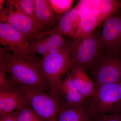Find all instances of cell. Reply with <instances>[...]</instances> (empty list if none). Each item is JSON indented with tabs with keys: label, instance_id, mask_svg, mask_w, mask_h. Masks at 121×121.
<instances>
[{
	"label": "cell",
	"instance_id": "1",
	"mask_svg": "<svg viewBox=\"0 0 121 121\" xmlns=\"http://www.w3.org/2000/svg\"><path fill=\"white\" fill-rule=\"evenodd\" d=\"M0 70L8 74L16 85L31 87L50 92L41 72V59L31 55H17L0 48Z\"/></svg>",
	"mask_w": 121,
	"mask_h": 121
},
{
	"label": "cell",
	"instance_id": "2",
	"mask_svg": "<svg viewBox=\"0 0 121 121\" xmlns=\"http://www.w3.org/2000/svg\"><path fill=\"white\" fill-rule=\"evenodd\" d=\"M73 65L69 44L58 52L43 56L40 63L41 72L50 87L51 94L58 93L63 79Z\"/></svg>",
	"mask_w": 121,
	"mask_h": 121
},
{
	"label": "cell",
	"instance_id": "3",
	"mask_svg": "<svg viewBox=\"0 0 121 121\" xmlns=\"http://www.w3.org/2000/svg\"><path fill=\"white\" fill-rule=\"evenodd\" d=\"M121 102L119 82L107 83L95 87L93 95L87 99L84 107L91 119L103 115L117 113Z\"/></svg>",
	"mask_w": 121,
	"mask_h": 121
},
{
	"label": "cell",
	"instance_id": "4",
	"mask_svg": "<svg viewBox=\"0 0 121 121\" xmlns=\"http://www.w3.org/2000/svg\"><path fill=\"white\" fill-rule=\"evenodd\" d=\"M27 104L44 121H57L61 100L58 93L51 94L35 87L17 85Z\"/></svg>",
	"mask_w": 121,
	"mask_h": 121
},
{
	"label": "cell",
	"instance_id": "5",
	"mask_svg": "<svg viewBox=\"0 0 121 121\" xmlns=\"http://www.w3.org/2000/svg\"><path fill=\"white\" fill-rule=\"evenodd\" d=\"M74 66L88 71L103 52L100 34L95 31L68 43Z\"/></svg>",
	"mask_w": 121,
	"mask_h": 121
},
{
	"label": "cell",
	"instance_id": "6",
	"mask_svg": "<svg viewBox=\"0 0 121 121\" xmlns=\"http://www.w3.org/2000/svg\"><path fill=\"white\" fill-rule=\"evenodd\" d=\"M95 87L119 82L121 79V56L103 52L88 71Z\"/></svg>",
	"mask_w": 121,
	"mask_h": 121
},
{
	"label": "cell",
	"instance_id": "7",
	"mask_svg": "<svg viewBox=\"0 0 121 121\" xmlns=\"http://www.w3.org/2000/svg\"><path fill=\"white\" fill-rule=\"evenodd\" d=\"M7 7L0 10L1 22H6L22 33L28 40L37 35L33 21L21 10L16 0H8Z\"/></svg>",
	"mask_w": 121,
	"mask_h": 121
},
{
	"label": "cell",
	"instance_id": "8",
	"mask_svg": "<svg viewBox=\"0 0 121 121\" xmlns=\"http://www.w3.org/2000/svg\"><path fill=\"white\" fill-rule=\"evenodd\" d=\"M63 36L54 28L38 35L29 42L30 55L35 56L40 54L43 57L65 48L68 46V43Z\"/></svg>",
	"mask_w": 121,
	"mask_h": 121
},
{
	"label": "cell",
	"instance_id": "9",
	"mask_svg": "<svg viewBox=\"0 0 121 121\" xmlns=\"http://www.w3.org/2000/svg\"><path fill=\"white\" fill-rule=\"evenodd\" d=\"M100 39L103 52L121 55V16L115 15L104 21Z\"/></svg>",
	"mask_w": 121,
	"mask_h": 121
},
{
	"label": "cell",
	"instance_id": "10",
	"mask_svg": "<svg viewBox=\"0 0 121 121\" xmlns=\"http://www.w3.org/2000/svg\"><path fill=\"white\" fill-rule=\"evenodd\" d=\"M0 44L5 50L21 55H30V43L19 31L6 22L0 23Z\"/></svg>",
	"mask_w": 121,
	"mask_h": 121
},
{
	"label": "cell",
	"instance_id": "11",
	"mask_svg": "<svg viewBox=\"0 0 121 121\" xmlns=\"http://www.w3.org/2000/svg\"><path fill=\"white\" fill-rule=\"evenodd\" d=\"M34 4L35 27L38 35L54 28L60 16L55 13L48 0H34Z\"/></svg>",
	"mask_w": 121,
	"mask_h": 121
},
{
	"label": "cell",
	"instance_id": "12",
	"mask_svg": "<svg viewBox=\"0 0 121 121\" xmlns=\"http://www.w3.org/2000/svg\"><path fill=\"white\" fill-rule=\"evenodd\" d=\"M27 105L24 97L16 85L0 87V114L13 112Z\"/></svg>",
	"mask_w": 121,
	"mask_h": 121
},
{
	"label": "cell",
	"instance_id": "13",
	"mask_svg": "<svg viewBox=\"0 0 121 121\" xmlns=\"http://www.w3.org/2000/svg\"><path fill=\"white\" fill-rule=\"evenodd\" d=\"M81 1L64 13L59 18L58 25L54 29L62 35L73 38L81 16Z\"/></svg>",
	"mask_w": 121,
	"mask_h": 121
},
{
	"label": "cell",
	"instance_id": "14",
	"mask_svg": "<svg viewBox=\"0 0 121 121\" xmlns=\"http://www.w3.org/2000/svg\"><path fill=\"white\" fill-rule=\"evenodd\" d=\"M75 87L87 99L93 95L95 90L94 83L90 77L80 68L73 65L69 71Z\"/></svg>",
	"mask_w": 121,
	"mask_h": 121
},
{
	"label": "cell",
	"instance_id": "15",
	"mask_svg": "<svg viewBox=\"0 0 121 121\" xmlns=\"http://www.w3.org/2000/svg\"><path fill=\"white\" fill-rule=\"evenodd\" d=\"M57 121H92L84 106H74L61 101Z\"/></svg>",
	"mask_w": 121,
	"mask_h": 121
},
{
	"label": "cell",
	"instance_id": "16",
	"mask_svg": "<svg viewBox=\"0 0 121 121\" xmlns=\"http://www.w3.org/2000/svg\"><path fill=\"white\" fill-rule=\"evenodd\" d=\"M98 14L95 13L81 14L80 19L73 39H80L88 35L94 31L101 23Z\"/></svg>",
	"mask_w": 121,
	"mask_h": 121
},
{
	"label": "cell",
	"instance_id": "17",
	"mask_svg": "<svg viewBox=\"0 0 121 121\" xmlns=\"http://www.w3.org/2000/svg\"><path fill=\"white\" fill-rule=\"evenodd\" d=\"M101 22H104L115 15L118 9L121 7L118 1L101 0L94 1Z\"/></svg>",
	"mask_w": 121,
	"mask_h": 121
},
{
	"label": "cell",
	"instance_id": "18",
	"mask_svg": "<svg viewBox=\"0 0 121 121\" xmlns=\"http://www.w3.org/2000/svg\"><path fill=\"white\" fill-rule=\"evenodd\" d=\"M14 113L18 121H44L28 104Z\"/></svg>",
	"mask_w": 121,
	"mask_h": 121
},
{
	"label": "cell",
	"instance_id": "19",
	"mask_svg": "<svg viewBox=\"0 0 121 121\" xmlns=\"http://www.w3.org/2000/svg\"><path fill=\"white\" fill-rule=\"evenodd\" d=\"M54 12L61 16L71 9L74 2L72 0H48Z\"/></svg>",
	"mask_w": 121,
	"mask_h": 121
},
{
	"label": "cell",
	"instance_id": "20",
	"mask_svg": "<svg viewBox=\"0 0 121 121\" xmlns=\"http://www.w3.org/2000/svg\"><path fill=\"white\" fill-rule=\"evenodd\" d=\"M16 1L22 11L31 19L35 27L34 0H16Z\"/></svg>",
	"mask_w": 121,
	"mask_h": 121
},
{
	"label": "cell",
	"instance_id": "21",
	"mask_svg": "<svg viewBox=\"0 0 121 121\" xmlns=\"http://www.w3.org/2000/svg\"><path fill=\"white\" fill-rule=\"evenodd\" d=\"M92 121H121V114L117 113L100 115L93 118Z\"/></svg>",
	"mask_w": 121,
	"mask_h": 121
},
{
	"label": "cell",
	"instance_id": "22",
	"mask_svg": "<svg viewBox=\"0 0 121 121\" xmlns=\"http://www.w3.org/2000/svg\"><path fill=\"white\" fill-rule=\"evenodd\" d=\"M0 121H18L15 113L1 115L0 117Z\"/></svg>",
	"mask_w": 121,
	"mask_h": 121
},
{
	"label": "cell",
	"instance_id": "23",
	"mask_svg": "<svg viewBox=\"0 0 121 121\" xmlns=\"http://www.w3.org/2000/svg\"><path fill=\"white\" fill-rule=\"evenodd\" d=\"M118 1H119V4H121V0Z\"/></svg>",
	"mask_w": 121,
	"mask_h": 121
},
{
	"label": "cell",
	"instance_id": "24",
	"mask_svg": "<svg viewBox=\"0 0 121 121\" xmlns=\"http://www.w3.org/2000/svg\"><path fill=\"white\" fill-rule=\"evenodd\" d=\"M119 84H120V86H121V82H119Z\"/></svg>",
	"mask_w": 121,
	"mask_h": 121
}]
</instances>
